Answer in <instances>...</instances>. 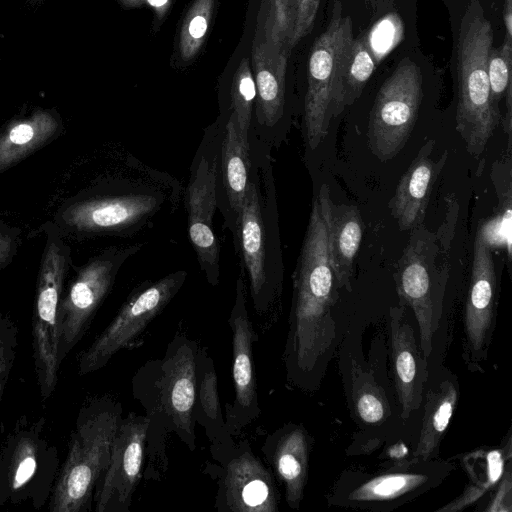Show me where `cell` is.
Listing matches in <instances>:
<instances>
[{"instance_id": "obj_21", "label": "cell", "mask_w": 512, "mask_h": 512, "mask_svg": "<svg viewBox=\"0 0 512 512\" xmlns=\"http://www.w3.org/2000/svg\"><path fill=\"white\" fill-rule=\"evenodd\" d=\"M403 312V305L390 309V348L401 416L406 419L422 403L428 372L426 359L418 350L412 327L402 321Z\"/></svg>"}, {"instance_id": "obj_19", "label": "cell", "mask_w": 512, "mask_h": 512, "mask_svg": "<svg viewBox=\"0 0 512 512\" xmlns=\"http://www.w3.org/2000/svg\"><path fill=\"white\" fill-rule=\"evenodd\" d=\"M317 202L325 224L329 262L337 286L351 291L353 263L363 233L361 214L355 206L335 204L326 184L320 188Z\"/></svg>"}, {"instance_id": "obj_22", "label": "cell", "mask_w": 512, "mask_h": 512, "mask_svg": "<svg viewBox=\"0 0 512 512\" xmlns=\"http://www.w3.org/2000/svg\"><path fill=\"white\" fill-rule=\"evenodd\" d=\"M434 142H427L400 178L394 196L389 201L391 215L401 231L413 230L422 225L426 215L433 185L445 163L446 154L438 161L429 155Z\"/></svg>"}, {"instance_id": "obj_30", "label": "cell", "mask_w": 512, "mask_h": 512, "mask_svg": "<svg viewBox=\"0 0 512 512\" xmlns=\"http://www.w3.org/2000/svg\"><path fill=\"white\" fill-rule=\"evenodd\" d=\"M511 68L512 40L504 37L500 47L491 48L487 62L491 97L497 105L505 96L507 88L512 85Z\"/></svg>"}, {"instance_id": "obj_33", "label": "cell", "mask_w": 512, "mask_h": 512, "mask_svg": "<svg viewBox=\"0 0 512 512\" xmlns=\"http://www.w3.org/2000/svg\"><path fill=\"white\" fill-rule=\"evenodd\" d=\"M21 230L0 221V269L5 268L15 256Z\"/></svg>"}, {"instance_id": "obj_34", "label": "cell", "mask_w": 512, "mask_h": 512, "mask_svg": "<svg viewBox=\"0 0 512 512\" xmlns=\"http://www.w3.org/2000/svg\"><path fill=\"white\" fill-rule=\"evenodd\" d=\"M320 0H299L294 39L309 33L316 17Z\"/></svg>"}, {"instance_id": "obj_7", "label": "cell", "mask_w": 512, "mask_h": 512, "mask_svg": "<svg viewBox=\"0 0 512 512\" xmlns=\"http://www.w3.org/2000/svg\"><path fill=\"white\" fill-rule=\"evenodd\" d=\"M352 22L343 14L342 0H332L331 16L315 41L308 63V90L304 107L305 135L311 149L323 141L338 116L336 80L342 57L353 40Z\"/></svg>"}, {"instance_id": "obj_12", "label": "cell", "mask_w": 512, "mask_h": 512, "mask_svg": "<svg viewBox=\"0 0 512 512\" xmlns=\"http://www.w3.org/2000/svg\"><path fill=\"white\" fill-rule=\"evenodd\" d=\"M413 230L398 263L396 282L401 300L416 316L420 348L426 358L432 352L433 336L438 328L444 282L434 266L432 236L421 226Z\"/></svg>"}, {"instance_id": "obj_35", "label": "cell", "mask_w": 512, "mask_h": 512, "mask_svg": "<svg viewBox=\"0 0 512 512\" xmlns=\"http://www.w3.org/2000/svg\"><path fill=\"white\" fill-rule=\"evenodd\" d=\"M207 29L206 19L202 16H196L189 25V33L194 38H201Z\"/></svg>"}, {"instance_id": "obj_15", "label": "cell", "mask_w": 512, "mask_h": 512, "mask_svg": "<svg viewBox=\"0 0 512 512\" xmlns=\"http://www.w3.org/2000/svg\"><path fill=\"white\" fill-rule=\"evenodd\" d=\"M215 508L219 512H278L273 475L242 440L221 463Z\"/></svg>"}, {"instance_id": "obj_8", "label": "cell", "mask_w": 512, "mask_h": 512, "mask_svg": "<svg viewBox=\"0 0 512 512\" xmlns=\"http://www.w3.org/2000/svg\"><path fill=\"white\" fill-rule=\"evenodd\" d=\"M144 243L111 246L76 270L58 310L59 359L62 362L83 338L90 323L111 291L122 265Z\"/></svg>"}, {"instance_id": "obj_4", "label": "cell", "mask_w": 512, "mask_h": 512, "mask_svg": "<svg viewBox=\"0 0 512 512\" xmlns=\"http://www.w3.org/2000/svg\"><path fill=\"white\" fill-rule=\"evenodd\" d=\"M163 199L158 190L142 185L90 188L66 200L53 223L63 237L125 236L141 229Z\"/></svg>"}, {"instance_id": "obj_26", "label": "cell", "mask_w": 512, "mask_h": 512, "mask_svg": "<svg viewBox=\"0 0 512 512\" xmlns=\"http://www.w3.org/2000/svg\"><path fill=\"white\" fill-rule=\"evenodd\" d=\"M377 53L371 43L370 32L364 33L346 49L336 80V109L339 114L362 94L376 64Z\"/></svg>"}, {"instance_id": "obj_1", "label": "cell", "mask_w": 512, "mask_h": 512, "mask_svg": "<svg viewBox=\"0 0 512 512\" xmlns=\"http://www.w3.org/2000/svg\"><path fill=\"white\" fill-rule=\"evenodd\" d=\"M198 348L196 341L176 333L163 358L147 361L132 379L133 397L149 419L146 478L158 479L166 471L165 440L169 434L174 433L190 451L196 448L193 407Z\"/></svg>"}, {"instance_id": "obj_14", "label": "cell", "mask_w": 512, "mask_h": 512, "mask_svg": "<svg viewBox=\"0 0 512 512\" xmlns=\"http://www.w3.org/2000/svg\"><path fill=\"white\" fill-rule=\"evenodd\" d=\"M232 332V377L234 401L225 406V422L231 435L238 434L261 415L253 358V347L259 341L248 315L245 285L240 276L228 318Z\"/></svg>"}, {"instance_id": "obj_11", "label": "cell", "mask_w": 512, "mask_h": 512, "mask_svg": "<svg viewBox=\"0 0 512 512\" xmlns=\"http://www.w3.org/2000/svg\"><path fill=\"white\" fill-rule=\"evenodd\" d=\"M453 469L448 462L414 458L382 474L337 488L329 502L371 511H391L438 486Z\"/></svg>"}, {"instance_id": "obj_9", "label": "cell", "mask_w": 512, "mask_h": 512, "mask_svg": "<svg viewBox=\"0 0 512 512\" xmlns=\"http://www.w3.org/2000/svg\"><path fill=\"white\" fill-rule=\"evenodd\" d=\"M186 278L187 273L179 270L134 290L108 326L79 355L77 373L84 376L98 371L120 350L131 347L178 293Z\"/></svg>"}, {"instance_id": "obj_18", "label": "cell", "mask_w": 512, "mask_h": 512, "mask_svg": "<svg viewBox=\"0 0 512 512\" xmlns=\"http://www.w3.org/2000/svg\"><path fill=\"white\" fill-rule=\"evenodd\" d=\"M496 300V274L483 227L476 232L472 273L464 312V330L472 360L480 359L489 345Z\"/></svg>"}, {"instance_id": "obj_28", "label": "cell", "mask_w": 512, "mask_h": 512, "mask_svg": "<svg viewBox=\"0 0 512 512\" xmlns=\"http://www.w3.org/2000/svg\"><path fill=\"white\" fill-rule=\"evenodd\" d=\"M510 441L511 439L509 435L507 445ZM506 447H504V449H492L485 452V465H482L480 475L477 474L471 466L469 468L467 467L470 475V483L464 492L458 498L441 507L437 511H462L480 499L488 490L497 485L503 475L506 465Z\"/></svg>"}, {"instance_id": "obj_16", "label": "cell", "mask_w": 512, "mask_h": 512, "mask_svg": "<svg viewBox=\"0 0 512 512\" xmlns=\"http://www.w3.org/2000/svg\"><path fill=\"white\" fill-rule=\"evenodd\" d=\"M238 246L249 276L253 308L266 316L276 297L277 287L269 264V236L264 220V204L256 184L249 181L243 205L236 219Z\"/></svg>"}, {"instance_id": "obj_31", "label": "cell", "mask_w": 512, "mask_h": 512, "mask_svg": "<svg viewBox=\"0 0 512 512\" xmlns=\"http://www.w3.org/2000/svg\"><path fill=\"white\" fill-rule=\"evenodd\" d=\"M18 345L17 325L8 315L0 312V399L13 370Z\"/></svg>"}, {"instance_id": "obj_6", "label": "cell", "mask_w": 512, "mask_h": 512, "mask_svg": "<svg viewBox=\"0 0 512 512\" xmlns=\"http://www.w3.org/2000/svg\"><path fill=\"white\" fill-rule=\"evenodd\" d=\"M45 245L39 266L32 316L33 362L42 401L48 400L58 383V310L64 280L71 264V249L53 222L43 226Z\"/></svg>"}, {"instance_id": "obj_36", "label": "cell", "mask_w": 512, "mask_h": 512, "mask_svg": "<svg viewBox=\"0 0 512 512\" xmlns=\"http://www.w3.org/2000/svg\"><path fill=\"white\" fill-rule=\"evenodd\" d=\"M168 0H148L149 4L154 7H160L164 5Z\"/></svg>"}, {"instance_id": "obj_25", "label": "cell", "mask_w": 512, "mask_h": 512, "mask_svg": "<svg viewBox=\"0 0 512 512\" xmlns=\"http://www.w3.org/2000/svg\"><path fill=\"white\" fill-rule=\"evenodd\" d=\"M458 401L457 383L446 379L431 387L426 403L419 440L413 458L431 461L438 455L439 444L445 434Z\"/></svg>"}, {"instance_id": "obj_13", "label": "cell", "mask_w": 512, "mask_h": 512, "mask_svg": "<svg viewBox=\"0 0 512 512\" xmlns=\"http://www.w3.org/2000/svg\"><path fill=\"white\" fill-rule=\"evenodd\" d=\"M149 419L130 412L122 418L111 445L108 467L95 493L96 512H130L145 457Z\"/></svg>"}, {"instance_id": "obj_2", "label": "cell", "mask_w": 512, "mask_h": 512, "mask_svg": "<svg viewBox=\"0 0 512 512\" xmlns=\"http://www.w3.org/2000/svg\"><path fill=\"white\" fill-rule=\"evenodd\" d=\"M121 403L103 395L86 401L71 432L66 459L48 500L50 512H87L106 471L111 445L123 418Z\"/></svg>"}, {"instance_id": "obj_5", "label": "cell", "mask_w": 512, "mask_h": 512, "mask_svg": "<svg viewBox=\"0 0 512 512\" xmlns=\"http://www.w3.org/2000/svg\"><path fill=\"white\" fill-rule=\"evenodd\" d=\"M45 417H20L0 450V505L29 503L41 509L60 469L57 447L48 439Z\"/></svg>"}, {"instance_id": "obj_17", "label": "cell", "mask_w": 512, "mask_h": 512, "mask_svg": "<svg viewBox=\"0 0 512 512\" xmlns=\"http://www.w3.org/2000/svg\"><path fill=\"white\" fill-rule=\"evenodd\" d=\"M215 159L202 156L187 190L188 234L200 267L209 284L216 286L220 277V249L213 231L216 209Z\"/></svg>"}, {"instance_id": "obj_24", "label": "cell", "mask_w": 512, "mask_h": 512, "mask_svg": "<svg viewBox=\"0 0 512 512\" xmlns=\"http://www.w3.org/2000/svg\"><path fill=\"white\" fill-rule=\"evenodd\" d=\"M62 130V121L52 110L38 109L10 122L0 132V174L50 143Z\"/></svg>"}, {"instance_id": "obj_32", "label": "cell", "mask_w": 512, "mask_h": 512, "mask_svg": "<svg viewBox=\"0 0 512 512\" xmlns=\"http://www.w3.org/2000/svg\"><path fill=\"white\" fill-rule=\"evenodd\" d=\"M503 475L498 482L497 490L489 505L484 509L485 512H511L512 496V476H511V458L507 460Z\"/></svg>"}, {"instance_id": "obj_3", "label": "cell", "mask_w": 512, "mask_h": 512, "mask_svg": "<svg viewBox=\"0 0 512 512\" xmlns=\"http://www.w3.org/2000/svg\"><path fill=\"white\" fill-rule=\"evenodd\" d=\"M493 29L480 0H471L459 27L456 45V130L474 157L480 156L498 127L501 114L493 102L487 72Z\"/></svg>"}, {"instance_id": "obj_23", "label": "cell", "mask_w": 512, "mask_h": 512, "mask_svg": "<svg viewBox=\"0 0 512 512\" xmlns=\"http://www.w3.org/2000/svg\"><path fill=\"white\" fill-rule=\"evenodd\" d=\"M193 420L204 429L211 443L212 457L222 463L233 452L236 444L222 413L214 361L204 347L198 348L196 358Z\"/></svg>"}, {"instance_id": "obj_29", "label": "cell", "mask_w": 512, "mask_h": 512, "mask_svg": "<svg viewBox=\"0 0 512 512\" xmlns=\"http://www.w3.org/2000/svg\"><path fill=\"white\" fill-rule=\"evenodd\" d=\"M364 379L356 377L353 400L358 417L367 424L381 422L388 411L386 398L380 387L371 382L366 374Z\"/></svg>"}, {"instance_id": "obj_10", "label": "cell", "mask_w": 512, "mask_h": 512, "mask_svg": "<svg viewBox=\"0 0 512 512\" xmlns=\"http://www.w3.org/2000/svg\"><path fill=\"white\" fill-rule=\"evenodd\" d=\"M422 74L409 58L399 62L381 85L368 122V145L381 161L395 157L407 143L422 100Z\"/></svg>"}, {"instance_id": "obj_27", "label": "cell", "mask_w": 512, "mask_h": 512, "mask_svg": "<svg viewBox=\"0 0 512 512\" xmlns=\"http://www.w3.org/2000/svg\"><path fill=\"white\" fill-rule=\"evenodd\" d=\"M223 184L235 221L240 214L249 184V145L238 129L234 115L226 125L222 145Z\"/></svg>"}, {"instance_id": "obj_20", "label": "cell", "mask_w": 512, "mask_h": 512, "mask_svg": "<svg viewBox=\"0 0 512 512\" xmlns=\"http://www.w3.org/2000/svg\"><path fill=\"white\" fill-rule=\"evenodd\" d=\"M310 437L302 425L287 423L269 434L261 452L274 475L285 488V499L291 509H298L308 478Z\"/></svg>"}]
</instances>
